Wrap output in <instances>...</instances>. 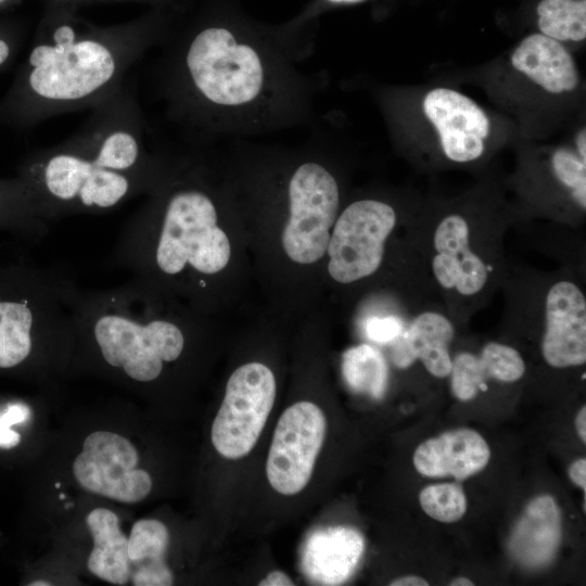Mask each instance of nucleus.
I'll list each match as a JSON object with an SVG mask.
<instances>
[{
	"instance_id": "obj_1",
	"label": "nucleus",
	"mask_w": 586,
	"mask_h": 586,
	"mask_svg": "<svg viewBox=\"0 0 586 586\" xmlns=\"http://www.w3.org/2000/svg\"><path fill=\"white\" fill-rule=\"evenodd\" d=\"M305 47L198 25L164 47L160 87L169 118L198 137H251L310 116L316 82Z\"/></svg>"
},
{
	"instance_id": "obj_2",
	"label": "nucleus",
	"mask_w": 586,
	"mask_h": 586,
	"mask_svg": "<svg viewBox=\"0 0 586 586\" xmlns=\"http://www.w3.org/2000/svg\"><path fill=\"white\" fill-rule=\"evenodd\" d=\"M79 10L46 0L30 51L0 100L1 126L26 129L62 114L93 110L114 95L128 71L165 38L156 12L103 25Z\"/></svg>"
},
{
	"instance_id": "obj_3",
	"label": "nucleus",
	"mask_w": 586,
	"mask_h": 586,
	"mask_svg": "<svg viewBox=\"0 0 586 586\" xmlns=\"http://www.w3.org/2000/svg\"><path fill=\"white\" fill-rule=\"evenodd\" d=\"M145 129L135 91L123 86L74 135L34 155L26 170L29 191L50 209L120 204L153 177Z\"/></svg>"
},
{
	"instance_id": "obj_4",
	"label": "nucleus",
	"mask_w": 586,
	"mask_h": 586,
	"mask_svg": "<svg viewBox=\"0 0 586 586\" xmlns=\"http://www.w3.org/2000/svg\"><path fill=\"white\" fill-rule=\"evenodd\" d=\"M453 207L420 222L418 254L425 284L450 319L469 321L504 283V217Z\"/></svg>"
},
{
	"instance_id": "obj_5",
	"label": "nucleus",
	"mask_w": 586,
	"mask_h": 586,
	"mask_svg": "<svg viewBox=\"0 0 586 586\" xmlns=\"http://www.w3.org/2000/svg\"><path fill=\"white\" fill-rule=\"evenodd\" d=\"M230 242L218 226L214 199L198 186H179L164 200L155 251L157 267L180 273L187 266L204 275L222 270L230 259Z\"/></svg>"
},
{
	"instance_id": "obj_6",
	"label": "nucleus",
	"mask_w": 586,
	"mask_h": 586,
	"mask_svg": "<svg viewBox=\"0 0 586 586\" xmlns=\"http://www.w3.org/2000/svg\"><path fill=\"white\" fill-rule=\"evenodd\" d=\"M538 322L544 361L555 369L586 362V296L568 271L539 276L530 295L511 300V310Z\"/></svg>"
},
{
	"instance_id": "obj_7",
	"label": "nucleus",
	"mask_w": 586,
	"mask_h": 586,
	"mask_svg": "<svg viewBox=\"0 0 586 586\" xmlns=\"http://www.w3.org/2000/svg\"><path fill=\"white\" fill-rule=\"evenodd\" d=\"M289 218L282 233L288 256L298 264H311L327 253L330 229L340 206L336 178L316 161L302 162L286 188Z\"/></svg>"
},
{
	"instance_id": "obj_8",
	"label": "nucleus",
	"mask_w": 586,
	"mask_h": 586,
	"mask_svg": "<svg viewBox=\"0 0 586 586\" xmlns=\"http://www.w3.org/2000/svg\"><path fill=\"white\" fill-rule=\"evenodd\" d=\"M93 335L104 360L139 382L155 380L163 364L176 360L184 345L176 324L163 319L140 322L122 311L98 316Z\"/></svg>"
},
{
	"instance_id": "obj_9",
	"label": "nucleus",
	"mask_w": 586,
	"mask_h": 586,
	"mask_svg": "<svg viewBox=\"0 0 586 586\" xmlns=\"http://www.w3.org/2000/svg\"><path fill=\"white\" fill-rule=\"evenodd\" d=\"M397 224L398 214L390 203L377 199L351 203L336 217L330 235L329 275L343 284L374 275Z\"/></svg>"
},
{
	"instance_id": "obj_10",
	"label": "nucleus",
	"mask_w": 586,
	"mask_h": 586,
	"mask_svg": "<svg viewBox=\"0 0 586 586\" xmlns=\"http://www.w3.org/2000/svg\"><path fill=\"white\" fill-rule=\"evenodd\" d=\"M275 397L276 380L267 366L249 362L233 371L212 425V443L219 455L239 459L253 449Z\"/></svg>"
},
{
	"instance_id": "obj_11",
	"label": "nucleus",
	"mask_w": 586,
	"mask_h": 586,
	"mask_svg": "<svg viewBox=\"0 0 586 586\" xmlns=\"http://www.w3.org/2000/svg\"><path fill=\"white\" fill-rule=\"evenodd\" d=\"M326 428L324 413L314 403L298 402L284 410L266 462L267 479L275 491L291 496L304 489L322 447Z\"/></svg>"
},
{
	"instance_id": "obj_12",
	"label": "nucleus",
	"mask_w": 586,
	"mask_h": 586,
	"mask_svg": "<svg viewBox=\"0 0 586 586\" xmlns=\"http://www.w3.org/2000/svg\"><path fill=\"white\" fill-rule=\"evenodd\" d=\"M138 451L124 436L97 431L89 434L73 463V473L87 492L120 502L143 500L152 488L151 475L138 469Z\"/></svg>"
},
{
	"instance_id": "obj_13",
	"label": "nucleus",
	"mask_w": 586,
	"mask_h": 586,
	"mask_svg": "<svg viewBox=\"0 0 586 586\" xmlns=\"http://www.w3.org/2000/svg\"><path fill=\"white\" fill-rule=\"evenodd\" d=\"M422 111L435 129L446 160L469 164L483 156L491 122L474 100L454 89L437 87L425 94Z\"/></svg>"
},
{
	"instance_id": "obj_14",
	"label": "nucleus",
	"mask_w": 586,
	"mask_h": 586,
	"mask_svg": "<svg viewBox=\"0 0 586 586\" xmlns=\"http://www.w3.org/2000/svg\"><path fill=\"white\" fill-rule=\"evenodd\" d=\"M455 334V322L443 307L415 310L402 334L390 343L392 361L405 369L419 360L433 377H449L453 365L449 347Z\"/></svg>"
},
{
	"instance_id": "obj_15",
	"label": "nucleus",
	"mask_w": 586,
	"mask_h": 586,
	"mask_svg": "<svg viewBox=\"0 0 586 586\" xmlns=\"http://www.w3.org/2000/svg\"><path fill=\"white\" fill-rule=\"evenodd\" d=\"M489 457V447L481 434L461 428L421 443L413 454V464L424 476L464 480L484 469Z\"/></svg>"
},
{
	"instance_id": "obj_16",
	"label": "nucleus",
	"mask_w": 586,
	"mask_h": 586,
	"mask_svg": "<svg viewBox=\"0 0 586 586\" xmlns=\"http://www.w3.org/2000/svg\"><path fill=\"white\" fill-rule=\"evenodd\" d=\"M510 64L552 95L573 92L579 85V73L572 54L563 43L540 33L521 40L510 56Z\"/></svg>"
},
{
	"instance_id": "obj_17",
	"label": "nucleus",
	"mask_w": 586,
	"mask_h": 586,
	"mask_svg": "<svg viewBox=\"0 0 586 586\" xmlns=\"http://www.w3.org/2000/svg\"><path fill=\"white\" fill-rule=\"evenodd\" d=\"M365 550L362 535L348 526L314 532L303 549L302 568L314 584L340 585L354 573Z\"/></svg>"
},
{
	"instance_id": "obj_18",
	"label": "nucleus",
	"mask_w": 586,
	"mask_h": 586,
	"mask_svg": "<svg viewBox=\"0 0 586 586\" xmlns=\"http://www.w3.org/2000/svg\"><path fill=\"white\" fill-rule=\"evenodd\" d=\"M562 536L561 510L553 497L533 498L515 523L508 548L521 565L537 569L553 558Z\"/></svg>"
},
{
	"instance_id": "obj_19",
	"label": "nucleus",
	"mask_w": 586,
	"mask_h": 586,
	"mask_svg": "<svg viewBox=\"0 0 586 586\" xmlns=\"http://www.w3.org/2000/svg\"><path fill=\"white\" fill-rule=\"evenodd\" d=\"M524 373L525 362L518 349L505 343L488 342L479 354L461 352L453 358L450 390L459 400L469 402L477 396L481 384L513 383Z\"/></svg>"
},
{
	"instance_id": "obj_20",
	"label": "nucleus",
	"mask_w": 586,
	"mask_h": 586,
	"mask_svg": "<svg viewBox=\"0 0 586 586\" xmlns=\"http://www.w3.org/2000/svg\"><path fill=\"white\" fill-rule=\"evenodd\" d=\"M93 537V549L88 558V570L97 577L126 585L130 577L128 537L119 527L118 517L105 508H97L86 518Z\"/></svg>"
},
{
	"instance_id": "obj_21",
	"label": "nucleus",
	"mask_w": 586,
	"mask_h": 586,
	"mask_svg": "<svg viewBox=\"0 0 586 586\" xmlns=\"http://www.w3.org/2000/svg\"><path fill=\"white\" fill-rule=\"evenodd\" d=\"M168 530L154 519L137 521L128 537L130 577L135 586H169L174 575L165 563Z\"/></svg>"
},
{
	"instance_id": "obj_22",
	"label": "nucleus",
	"mask_w": 586,
	"mask_h": 586,
	"mask_svg": "<svg viewBox=\"0 0 586 586\" xmlns=\"http://www.w3.org/2000/svg\"><path fill=\"white\" fill-rule=\"evenodd\" d=\"M342 373L347 386L355 393L378 399L386 391L387 362L381 352L369 344L353 346L343 354Z\"/></svg>"
},
{
	"instance_id": "obj_23",
	"label": "nucleus",
	"mask_w": 586,
	"mask_h": 586,
	"mask_svg": "<svg viewBox=\"0 0 586 586\" xmlns=\"http://www.w3.org/2000/svg\"><path fill=\"white\" fill-rule=\"evenodd\" d=\"M33 323L25 303L0 302V368L14 367L30 354Z\"/></svg>"
},
{
	"instance_id": "obj_24",
	"label": "nucleus",
	"mask_w": 586,
	"mask_h": 586,
	"mask_svg": "<svg viewBox=\"0 0 586 586\" xmlns=\"http://www.w3.org/2000/svg\"><path fill=\"white\" fill-rule=\"evenodd\" d=\"M537 16L540 34L561 43L586 38V0H542Z\"/></svg>"
},
{
	"instance_id": "obj_25",
	"label": "nucleus",
	"mask_w": 586,
	"mask_h": 586,
	"mask_svg": "<svg viewBox=\"0 0 586 586\" xmlns=\"http://www.w3.org/2000/svg\"><path fill=\"white\" fill-rule=\"evenodd\" d=\"M548 168L560 190L582 215L586 211V160L573 149L560 146L549 157Z\"/></svg>"
},
{
	"instance_id": "obj_26",
	"label": "nucleus",
	"mask_w": 586,
	"mask_h": 586,
	"mask_svg": "<svg viewBox=\"0 0 586 586\" xmlns=\"http://www.w3.org/2000/svg\"><path fill=\"white\" fill-rule=\"evenodd\" d=\"M423 511L440 522L453 523L467 511V498L457 483L433 484L424 487L419 495Z\"/></svg>"
},
{
	"instance_id": "obj_27",
	"label": "nucleus",
	"mask_w": 586,
	"mask_h": 586,
	"mask_svg": "<svg viewBox=\"0 0 586 586\" xmlns=\"http://www.w3.org/2000/svg\"><path fill=\"white\" fill-rule=\"evenodd\" d=\"M409 317L405 318L394 313L372 315L365 319L362 330L370 341L379 344H390L402 334Z\"/></svg>"
},
{
	"instance_id": "obj_28",
	"label": "nucleus",
	"mask_w": 586,
	"mask_h": 586,
	"mask_svg": "<svg viewBox=\"0 0 586 586\" xmlns=\"http://www.w3.org/2000/svg\"><path fill=\"white\" fill-rule=\"evenodd\" d=\"M29 409L21 404L12 405L0 415V447L12 448L18 444L20 435L10 428L15 423L25 421L29 417Z\"/></svg>"
},
{
	"instance_id": "obj_29",
	"label": "nucleus",
	"mask_w": 586,
	"mask_h": 586,
	"mask_svg": "<svg viewBox=\"0 0 586 586\" xmlns=\"http://www.w3.org/2000/svg\"><path fill=\"white\" fill-rule=\"evenodd\" d=\"M22 42V29L12 23H0V71L16 55Z\"/></svg>"
},
{
	"instance_id": "obj_30",
	"label": "nucleus",
	"mask_w": 586,
	"mask_h": 586,
	"mask_svg": "<svg viewBox=\"0 0 586 586\" xmlns=\"http://www.w3.org/2000/svg\"><path fill=\"white\" fill-rule=\"evenodd\" d=\"M53 1L65 3L68 5L81 9L82 7H86V5L112 3V2L149 3V4L155 5V4L162 3L164 0H53Z\"/></svg>"
},
{
	"instance_id": "obj_31",
	"label": "nucleus",
	"mask_w": 586,
	"mask_h": 586,
	"mask_svg": "<svg viewBox=\"0 0 586 586\" xmlns=\"http://www.w3.org/2000/svg\"><path fill=\"white\" fill-rule=\"evenodd\" d=\"M569 476L573 483L583 488L584 494L586 489V459L579 458L571 463L569 467Z\"/></svg>"
},
{
	"instance_id": "obj_32",
	"label": "nucleus",
	"mask_w": 586,
	"mask_h": 586,
	"mask_svg": "<svg viewBox=\"0 0 586 586\" xmlns=\"http://www.w3.org/2000/svg\"><path fill=\"white\" fill-rule=\"evenodd\" d=\"M259 586H292L294 582L281 571H272L259 583Z\"/></svg>"
},
{
	"instance_id": "obj_33",
	"label": "nucleus",
	"mask_w": 586,
	"mask_h": 586,
	"mask_svg": "<svg viewBox=\"0 0 586 586\" xmlns=\"http://www.w3.org/2000/svg\"><path fill=\"white\" fill-rule=\"evenodd\" d=\"M391 586H428L429 583L416 575H406L398 577L390 583Z\"/></svg>"
},
{
	"instance_id": "obj_34",
	"label": "nucleus",
	"mask_w": 586,
	"mask_h": 586,
	"mask_svg": "<svg viewBox=\"0 0 586 586\" xmlns=\"http://www.w3.org/2000/svg\"><path fill=\"white\" fill-rule=\"evenodd\" d=\"M575 426H576V431L578 433V436L579 438L582 440L583 443L586 442V407L583 406L576 418H575Z\"/></svg>"
},
{
	"instance_id": "obj_35",
	"label": "nucleus",
	"mask_w": 586,
	"mask_h": 586,
	"mask_svg": "<svg viewBox=\"0 0 586 586\" xmlns=\"http://www.w3.org/2000/svg\"><path fill=\"white\" fill-rule=\"evenodd\" d=\"M575 152L583 158L586 160V131L583 128L576 136L575 139Z\"/></svg>"
},
{
	"instance_id": "obj_36",
	"label": "nucleus",
	"mask_w": 586,
	"mask_h": 586,
	"mask_svg": "<svg viewBox=\"0 0 586 586\" xmlns=\"http://www.w3.org/2000/svg\"><path fill=\"white\" fill-rule=\"evenodd\" d=\"M450 586H473L474 584L467 577L459 576L449 582Z\"/></svg>"
},
{
	"instance_id": "obj_37",
	"label": "nucleus",
	"mask_w": 586,
	"mask_h": 586,
	"mask_svg": "<svg viewBox=\"0 0 586 586\" xmlns=\"http://www.w3.org/2000/svg\"><path fill=\"white\" fill-rule=\"evenodd\" d=\"M24 0H0V10H8L20 5Z\"/></svg>"
},
{
	"instance_id": "obj_38",
	"label": "nucleus",
	"mask_w": 586,
	"mask_h": 586,
	"mask_svg": "<svg viewBox=\"0 0 586 586\" xmlns=\"http://www.w3.org/2000/svg\"><path fill=\"white\" fill-rule=\"evenodd\" d=\"M30 586H50L51 584L46 581H36L29 584Z\"/></svg>"
},
{
	"instance_id": "obj_39",
	"label": "nucleus",
	"mask_w": 586,
	"mask_h": 586,
	"mask_svg": "<svg viewBox=\"0 0 586 586\" xmlns=\"http://www.w3.org/2000/svg\"><path fill=\"white\" fill-rule=\"evenodd\" d=\"M331 1H335V2H353V1H358V0H331Z\"/></svg>"
},
{
	"instance_id": "obj_40",
	"label": "nucleus",
	"mask_w": 586,
	"mask_h": 586,
	"mask_svg": "<svg viewBox=\"0 0 586 586\" xmlns=\"http://www.w3.org/2000/svg\"><path fill=\"white\" fill-rule=\"evenodd\" d=\"M55 487H56V488H59V487H60V484H59V483H58V484H55Z\"/></svg>"
},
{
	"instance_id": "obj_41",
	"label": "nucleus",
	"mask_w": 586,
	"mask_h": 586,
	"mask_svg": "<svg viewBox=\"0 0 586 586\" xmlns=\"http://www.w3.org/2000/svg\"><path fill=\"white\" fill-rule=\"evenodd\" d=\"M60 498H61V499H63V498H64V495H63V494H61Z\"/></svg>"
}]
</instances>
